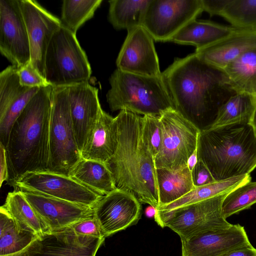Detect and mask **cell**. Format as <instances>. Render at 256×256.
<instances>
[{"mask_svg": "<svg viewBox=\"0 0 256 256\" xmlns=\"http://www.w3.org/2000/svg\"><path fill=\"white\" fill-rule=\"evenodd\" d=\"M151 35L142 26L128 30L116 60L117 68L142 76H158L160 72L158 56Z\"/></svg>", "mask_w": 256, "mask_h": 256, "instance_id": "14", "label": "cell"}, {"mask_svg": "<svg viewBox=\"0 0 256 256\" xmlns=\"http://www.w3.org/2000/svg\"><path fill=\"white\" fill-rule=\"evenodd\" d=\"M106 97L112 112L124 110L140 116H160L174 108L162 74L150 76L116 70Z\"/></svg>", "mask_w": 256, "mask_h": 256, "instance_id": "5", "label": "cell"}, {"mask_svg": "<svg viewBox=\"0 0 256 256\" xmlns=\"http://www.w3.org/2000/svg\"><path fill=\"white\" fill-rule=\"evenodd\" d=\"M70 227L78 236L105 238L94 215L83 219L74 224Z\"/></svg>", "mask_w": 256, "mask_h": 256, "instance_id": "38", "label": "cell"}, {"mask_svg": "<svg viewBox=\"0 0 256 256\" xmlns=\"http://www.w3.org/2000/svg\"><path fill=\"white\" fill-rule=\"evenodd\" d=\"M118 144L106 164L116 189L132 194L156 208L159 197L154 158L144 134L143 116L122 110L116 116Z\"/></svg>", "mask_w": 256, "mask_h": 256, "instance_id": "2", "label": "cell"}, {"mask_svg": "<svg viewBox=\"0 0 256 256\" xmlns=\"http://www.w3.org/2000/svg\"><path fill=\"white\" fill-rule=\"evenodd\" d=\"M197 154L216 182L250 174L256 168V133L250 124L200 130Z\"/></svg>", "mask_w": 256, "mask_h": 256, "instance_id": "4", "label": "cell"}, {"mask_svg": "<svg viewBox=\"0 0 256 256\" xmlns=\"http://www.w3.org/2000/svg\"><path fill=\"white\" fill-rule=\"evenodd\" d=\"M227 194L169 211L156 210L155 221L162 228H170L180 239H188L206 232L229 228L232 224L224 218L222 211V202Z\"/></svg>", "mask_w": 256, "mask_h": 256, "instance_id": "8", "label": "cell"}, {"mask_svg": "<svg viewBox=\"0 0 256 256\" xmlns=\"http://www.w3.org/2000/svg\"><path fill=\"white\" fill-rule=\"evenodd\" d=\"M2 206L22 228L33 232L40 237L52 232L34 210L22 192L14 190L8 192Z\"/></svg>", "mask_w": 256, "mask_h": 256, "instance_id": "26", "label": "cell"}, {"mask_svg": "<svg viewBox=\"0 0 256 256\" xmlns=\"http://www.w3.org/2000/svg\"><path fill=\"white\" fill-rule=\"evenodd\" d=\"M12 186L92 208L103 196L70 176L48 171L28 173Z\"/></svg>", "mask_w": 256, "mask_h": 256, "instance_id": "11", "label": "cell"}, {"mask_svg": "<svg viewBox=\"0 0 256 256\" xmlns=\"http://www.w3.org/2000/svg\"><path fill=\"white\" fill-rule=\"evenodd\" d=\"M222 256H256V248L250 245L234 250Z\"/></svg>", "mask_w": 256, "mask_h": 256, "instance_id": "42", "label": "cell"}, {"mask_svg": "<svg viewBox=\"0 0 256 256\" xmlns=\"http://www.w3.org/2000/svg\"><path fill=\"white\" fill-rule=\"evenodd\" d=\"M18 1L29 39L30 63L44 78L46 51L52 36L62 26L61 20L36 0Z\"/></svg>", "mask_w": 256, "mask_h": 256, "instance_id": "13", "label": "cell"}, {"mask_svg": "<svg viewBox=\"0 0 256 256\" xmlns=\"http://www.w3.org/2000/svg\"><path fill=\"white\" fill-rule=\"evenodd\" d=\"M52 232L70 227L94 215V208L52 197L20 191Z\"/></svg>", "mask_w": 256, "mask_h": 256, "instance_id": "19", "label": "cell"}, {"mask_svg": "<svg viewBox=\"0 0 256 256\" xmlns=\"http://www.w3.org/2000/svg\"><path fill=\"white\" fill-rule=\"evenodd\" d=\"M236 28L208 20H194L170 40L180 44L192 45L196 50L210 46L230 34Z\"/></svg>", "mask_w": 256, "mask_h": 256, "instance_id": "22", "label": "cell"}, {"mask_svg": "<svg viewBox=\"0 0 256 256\" xmlns=\"http://www.w3.org/2000/svg\"><path fill=\"white\" fill-rule=\"evenodd\" d=\"M0 52L20 68L30 62V50L18 0H0Z\"/></svg>", "mask_w": 256, "mask_h": 256, "instance_id": "12", "label": "cell"}, {"mask_svg": "<svg viewBox=\"0 0 256 256\" xmlns=\"http://www.w3.org/2000/svg\"><path fill=\"white\" fill-rule=\"evenodd\" d=\"M94 210L105 238L136 224L142 212L141 203L134 196L118 189L104 196Z\"/></svg>", "mask_w": 256, "mask_h": 256, "instance_id": "15", "label": "cell"}, {"mask_svg": "<svg viewBox=\"0 0 256 256\" xmlns=\"http://www.w3.org/2000/svg\"><path fill=\"white\" fill-rule=\"evenodd\" d=\"M256 203V182H248L228 193L222 202V214L226 219Z\"/></svg>", "mask_w": 256, "mask_h": 256, "instance_id": "33", "label": "cell"}, {"mask_svg": "<svg viewBox=\"0 0 256 256\" xmlns=\"http://www.w3.org/2000/svg\"><path fill=\"white\" fill-rule=\"evenodd\" d=\"M40 87L28 88L11 103L0 116V143L6 148L12 124Z\"/></svg>", "mask_w": 256, "mask_h": 256, "instance_id": "35", "label": "cell"}, {"mask_svg": "<svg viewBox=\"0 0 256 256\" xmlns=\"http://www.w3.org/2000/svg\"><path fill=\"white\" fill-rule=\"evenodd\" d=\"M150 0H112L108 18L116 30H127L142 26Z\"/></svg>", "mask_w": 256, "mask_h": 256, "instance_id": "30", "label": "cell"}, {"mask_svg": "<svg viewBox=\"0 0 256 256\" xmlns=\"http://www.w3.org/2000/svg\"><path fill=\"white\" fill-rule=\"evenodd\" d=\"M251 181L250 174L235 176L227 180L194 187L189 192L166 205L156 208L158 210L169 211L183 206L227 194L238 187Z\"/></svg>", "mask_w": 256, "mask_h": 256, "instance_id": "27", "label": "cell"}, {"mask_svg": "<svg viewBox=\"0 0 256 256\" xmlns=\"http://www.w3.org/2000/svg\"><path fill=\"white\" fill-rule=\"evenodd\" d=\"M160 118L143 116L144 134L154 160L160 150L162 139Z\"/></svg>", "mask_w": 256, "mask_h": 256, "instance_id": "36", "label": "cell"}, {"mask_svg": "<svg viewBox=\"0 0 256 256\" xmlns=\"http://www.w3.org/2000/svg\"><path fill=\"white\" fill-rule=\"evenodd\" d=\"M198 160V154H197V148L193 152V154L190 156L188 159L187 166L189 168L190 170L192 171L196 164Z\"/></svg>", "mask_w": 256, "mask_h": 256, "instance_id": "43", "label": "cell"}, {"mask_svg": "<svg viewBox=\"0 0 256 256\" xmlns=\"http://www.w3.org/2000/svg\"><path fill=\"white\" fill-rule=\"evenodd\" d=\"M18 75L20 84L24 86L42 87L49 85L30 62L19 68Z\"/></svg>", "mask_w": 256, "mask_h": 256, "instance_id": "37", "label": "cell"}, {"mask_svg": "<svg viewBox=\"0 0 256 256\" xmlns=\"http://www.w3.org/2000/svg\"><path fill=\"white\" fill-rule=\"evenodd\" d=\"M201 0H150L142 26L156 42H170L202 12Z\"/></svg>", "mask_w": 256, "mask_h": 256, "instance_id": "10", "label": "cell"}, {"mask_svg": "<svg viewBox=\"0 0 256 256\" xmlns=\"http://www.w3.org/2000/svg\"><path fill=\"white\" fill-rule=\"evenodd\" d=\"M160 119L162 139L154 160L156 168L177 170L184 168L197 148L200 130L174 108L165 112Z\"/></svg>", "mask_w": 256, "mask_h": 256, "instance_id": "9", "label": "cell"}, {"mask_svg": "<svg viewBox=\"0 0 256 256\" xmlns=\"http://www.w3.org/2000/svg\"><path fill=\"white\" fill-rule=\"evenodd\" d=\"M191 174L194 187L208 184L216 182L208 168L200 160H198L196 164L191 171Z\"/></svg>", "mask_w": 256, "mask_h": 256, "instance_id": "39", "label": "cell"}, {"mask_svg": "<svg viewBox=\"0 0 256 256\" xmlns=\"http://www.w3.org/2000/svg\"><path fill=\"white\" fill-rule=\"evenodd\" d=\"M156 174L158 207L176 200L194 188L191 171L187 166L177 170L156 169Z\"/></svg>", "mask_w": 256, "mask_h": 256, "instance_id": "25", "label": "cell"}, {"mask_svg": "<svg viewBox=\"0 0 256 256\" xmlns=\"http://www.w3.org/2000/svg\"><path fill=\"white\" fill-rule=\"evenodd\" d=\"M91 68L76 34L62 24L52 36L44 60V78L53 88L88 82Z\"/></svg>", "mask_w": 256, "mask_h": 256, "instance_id": "6", "label": "cell"}, {"mask_svg": "<svg viewBox=\"0 0 256 256\" xmlns=\"http://www.w3.org/2000/svg\"><path fill=\"white\" fill-rule=\"evenodd\" d=\"M40 237L20 228L2 206L0 208V256H22Z\"/></svg>", "mask_w": 256, "mask_h": 256, "instance_id": "23", "label": "cell"}, {"mask_svg": "<svg viewBox=\"0 0 256 256\" xmlns=\"http://www.w3.org/2000/svg\"><path fill=\"white\" fill-rule=\"evenodd\" d=\"M250 124L252 126L256 133V106L254 110Z\"/></svg>", "mask_w": 256, "mask_h": 256, "instance_id": "45", "label": "cell"}, {"mask_svg": "<svg viewBox=\"0 0 256 256\" xmlns=\"http://www.w3.org/2000/svg\"><path fill=\"white\" fill-rule=\"evenodd\" d=\"M162 76L174 108L200 130L212 125L220 108L237 93L223 70L195 52L175 59Z\"/></svg>", "mask_w": 256, "mask_h": 256, "instance_id": "1", "label": "cell"}, {"mask_svg": "<svg viewBox=\"0 0 256 256\" xmlns=\"http://www.w3.org/2000/svg\"><path fill=\"white\" fill-rule=\"evenodd\" d=\"M53 88L40 87L12 126L5 148L10 186L28 173L48 171Z\"/></svg>", "mask_w": 256, "mask_h": 256, "instance_id": "3", "label": "cell"}, {"mask_svg": "<svg viewBox=\"0 0 256 256\" xmlns=\"http://www.w3.org/2000/svg\"><path fill=\"white\" fill-rule=\"evenodd\" d=\"M18 70L16 66H10L0 74V116L14 100L30 88L20 84Z\"/></svg>", "mask_w": 256, "mask_h": 256, "instance_id": "34", "label": "cell"}, {"mask_svg": "<svg viewBox=\"0 0 256 256\" xmlns=\"http://www.w3.org/2000/svg\"><path fill=\"white\" fill-rule=\"evenodd\" d=\"M223 70L237 93L256 97V48L244 53Z\"/></svg>", "mask_w": 256, "mask_h": 256, "instance_id": "28", "label": "cell"}, {"mask_svg": "<svg viewBox=\"0 0 256 256\" xmlns=\"http://www.w3.org/2000/svg\"><path fill=\"white\" fill-rule=\"evenodd\" d=\"M118 137L116 118H113L102 110L81 152L82 158L106 164L116 150Z\"/></svg>", "mask_w": 256, "mask_h": 256, "instance_id": "21", "label": "cell"}, {"mask_svg": "<svg viewBox=\"0 0 256 256\" xmlns=\"http://www.w3.org/2000/svg\"><path fill=\"white\" fill-rule=\"evenodd\" d=\"M229 0H201L203 10L210 16H220Z\"/></svg>", "mask_w": 256, "mask_h": 256, "instance_id": "40", "label": "cell"}, {"mask_svg": "<svg viewBox=\"0 0 256 256\" xmlns=\"http://www.w3.org/2000/svg\"><path fill=\"white\" fill-rule=\"evenodd\" d=\"M48 172L70 176L82 158L72 120L68 87L54 88L49 132Z\"/></svg>", "mask_w": 256, "mask_h": 256, "instance_id": "7", "label": "cell"}, {"mask_svg": "<svg viewBox=\"0 0 256 256\" xmlns=\"http://www.w3.org/2000/svg\"><path fill=\"white\" fill-rule=\"evenodd\" d=\"M0 186L4 181L8 180V168L6 156V149L4 146L0 143Z\"/></svg>", "mask_w": 256, "mask_h": 256, "instance_id": "41", "label": "cell"}, {"mask_svg": "<svg viewBox=\"0 0 256 256\" xmlns=\"http://www.w3.org/2000/svg\"><path fill=\"white\" fill-rule=\"evenodd\" d=\"M156 213V208L150 206L146 210V214L148 218L154 216Z\"/></svg>", "mask_w": 256, "mask_h": 256, "instance_id": "44", "label": "cell"}, {"mask_svg": "<svg viewBox=\"0 0 256 256\" xmlns=\"http://www.w3.org/2000/svg\"><path fill=\"white\" fill-rule=\"evenodd\" d=\"M256 48V30L236 29L228 36L195 53L210 64L223 70L244 53Z\"/></svg>", "mask_w": 256, "mask_h": 256, "instance_id": "20", "label": "cell"}, {"mask_svg": "<svg viewBox=\"0 0 256 256\" xmlns=\"http://www.w3.org/2000/svg\"><path fill=\"white\" fill-rule=\"evenodd\" d=\"M102 0H64L62 8V24L76 34L78 30L93 17Z\"/></svg>", "mask_w": 256, "mask_h": 256, "instance_id": "31", "label": "cell"}, {"mask_svg": "<svg viewBox=\"0 0 256 256\" xmlns=\"http://www.w3.org/2000/svg\"><path fill=\"white\" fill-rule=\"evenodd\" d=\"M181 256H222L232 250L252 245L244 226L206 232L188 239H180Z\"/></svg>", "mask_w": 256, "mask_h": 256, "instance_id": "17", "label": "cell"}, {"mask_svg": "<svg viewBox=\"0 0 256 256\" xmlns=\"http://www.w3.org/2000/svg\"><path fill=\"white\" fill-rule=\"evenodd\" d=\"M256 106V96L236 93L220 108L215 120L210 128L250 124Z\"/></svg>", "mask_w": 256, "mask_h": 256, "instance_id": "29", "label": "cell"}, {"mask_svg": "<svg viewBox=\"0 0 256 256\" xmlns=\"http://www.w3.org/2000/svg\"><path fill=\"white\" fill-rule=\"evenodd\" d=\"M220 16L234 28L256 30V0H229Z\"/></svg>", "mask_w": 256, "mask_h": 256, "instance_id": "32", "label": "cell"}, {"mask_svg": "<svg viewBox=\"0 0 256 256\" xmlns=\"http://www.w3.org/2000/svg\"><path fill=\"white\" fill-rule=\"evenodd\" d=\"M68 98L76 138L81 154L102 110L98 90L88 82L72 85L68 86Z\"/></svg>", "mask_w": 256, "mask_h": 256, "instance_id": "18", "label": "cell"}, {"mask_svg": "<svg viewBox=\"0 0 256 256\" xmlns=\"http://www.w3.org/2000/svg\"><path fill=\"white\" fill-rule=\"evenodd\" d=\"M104 240L78 236L70 226L40 237L22 256H96Z\"/></svg>", "mask_w": 256, "mask_h": 256, "instance_id": "16", "label": "cell"}, {"mask_svg": "<svg viewBox=\"0 0 256 256\" xmlns=\"http://www.w3.org/2000/svg\"><path fill=\"white\" fill-rule=\"evenodd\" d=\"M70 177L102 196L116 189L112 174L104 162L82 158Z\"/></svg>", "mask_w": 256, "mask_h": 256, "instance_id": "24", "label": "cell"}]
</instances>
